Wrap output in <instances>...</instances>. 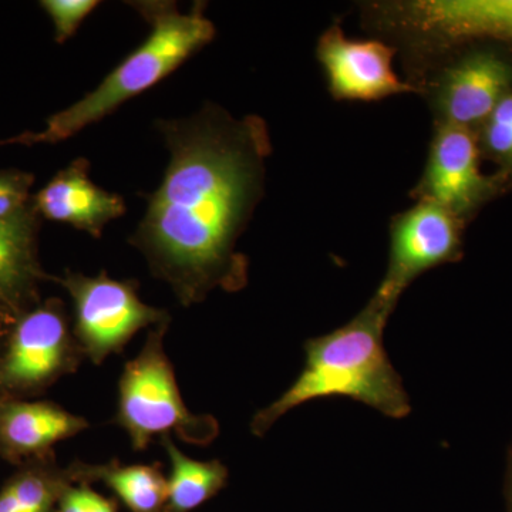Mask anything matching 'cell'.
<instances>
[{
	"mask_svg": "<svg viewBox=\"0 0 512 512\" xmlns=\"http://www.w3.org/2000/svg\"><path fill=\"white\" fill-rule=\"evenodd\" d=\"M505 497H507L508 512H512V453L508 458L507 478H505Z\"/></svg>",
	"mask_w": 512,
	"mask_h": 512,
	"instance_id": "22",
	"label": "cell"
},
{
	"mask_svg": "<svg viewBox=\"0 0 512 512\" xmlns=\"http://www.w3.org/2000/svg\"><path fill=\"white\" fill-rule=\"evenodd\" d=\"M161 444L170 461L164 512L197 510L227 485L228 468L221 461H202L188 457L177 446L173 436L163 437Z\"/></svg>",
	"mask_w": 512,
	"mask_h": 512,
	"instance_id": "16",
	"label": "cell"
},
{
	"mask_svg": "<svg viewBox=\"0 0 512 512\" xmlns=\"http://www.w3.org/2000/svg\"><path fill=\"white\" fill-rule=\"evenodd\" d=\"M156 124L170 160L130 244L184 308L215 289L241 291L249 262L238 241L261 201L272 153L264 119H235L207 104Z\"/></svg>",
	"mask_w": 512,
	"mask_h": 512,
	"instance_id": "1",
	"label": "cell"
},
{
	"mask_svg": "<svg viewBox=\"0 0 512 512\" xmlns=\"http://www.w3.org/2000/svg\"><path fill=\"white\" fill-rule=\"evenodd\" d=\"M393 311V306L373 295L348 325L308 340L301 375L274 403L255 414L251 433L264 437L286 413L326 397H349L390 419L406 417L412 410L409 396L383 346L384 328Z\"/></svg>",
	"mask_w": 512,
	"mask_h": 512,
	"instance_id": "2",
	"label": "cell"
},
{
	"mask_svg": "<svg viewBox=\"0 0 512 512\" xmlns=\"http://www.w3.org/2000/svg\"><path fill=\"white\" fill-rule=\"evenodd\" d=\"M170 323L150 329L143 348L128 360L117 386L113 423L130 440L134 451H144L151 441L175 436L191 446H208L220 434L214 416L188 409L178 387L164 340Z\"/></svg>",
	"mask_w": 512,
	"mask_h": 512,
	"instance_id": "4",
	"label": "cell"
},
{
	"mask_svg": "<svg viewBox=\"0 0 512 512\" xmlns=\"http://www.w3.org/2000/svg\"><path fill=\"white\" fill-rule=\"evenodd\" d=\"M67 468L42 461L23 468L0 491V512H56L60 495L72 484Z\"/></svg>",
	"mask_w": 512,
	"mask_h": 512,
	"instance_id": "17",
	"label": "cell"
},
{
	"mask_svg": "<svg viewBox=\"0 0 512 512\" xmlns=\"http://www.w3.org/2000/svg\"><path fill=\"white\" fill-rule=\"evenodd\" d=\"M318 59L335 99L376 101L417 92L394 72V47L379 40H356L332 26L320 36Z\"/></svg>",
	"mask_w": 512,
	"mask_h": 512,
	"instance_id": "11",
	"label": "cell"
},
{
	"mask_svg": "<svg viewBox=\"0 0 512 512\" xmlns=\"http://www.w3.org/2000/svg\"><path fill=\"white\" fill-rule=\"evenodd\" d=\"M150 26L144 42L104 77L103 82L46 121L37 133H23L0 144H56L76 136L120 109L128 100L140 96L163 82L191 56L214 40V23L205 16V3L195 2L183 13L168 0L128 2Z\"/></svg>",
	"mask_w": 512,
	"mask_h": 512,
	"instance_id": "3",
	"label": "cell"
},
{
	"mask_svg": "<svg viewBox=\"0 0 512 512\" xmlns=\"http://www.w3.org/2000/svg\"><path fill=\"white\" fill-rule=\"evenodd\" d=\"M389 28L426 55L470 37L512 42V0H420L377 6Z\"/></svg>",
	"mask_w": 512,
	"mask_h": 512,
	"instance_id": "8",
	"label": "cell"
},
{
	"mask_svg": "<svg viewBox=\"0 0 512 512\" xmlns=\"http://www.w3.org/2000/svg\"><path fill=\"white\" fill-rule=\"evenodd\" d=\"M427 90L439 123L473 128L512 93V62L493 50H474L446 64Z\"/></svg>",
	"mask_w": 512,
	"mask_h": 512,
	"instance_id": "10",
	"label": "cell"
},
{
	"mask_svg": "<svg viewBox=\"0 0 512 512\" xmlns=\"http://www.w3.org/2000/svg\"><path fill=\"white\" fill-rule=\"evenodd\" d=\"M510 453H512V447H511V451H510Z\"/></svg>",
	"mask_w": 512,
	"mask_h": 512,
	"instance_id": "24",
	"label": "cell"
},
{
	"mask_svg": "<svg viewBox=\"0 0 512 512\" xmlns=\"http://www.w3.org/2000/svg\"><path fill=\"white\" fill-rule=\"evenodd\" d=\"M84 359L63 301L49 299L20 313L0 356V387L26 393L77 372Z\"/></svg>",
	"mask_w": 512,
	"mask_h": 512,
	"instance_id": "6",
	"label": "cell"
},
{
	"mask_svg": "<svg viewBox=\"0 0 512 512\" xmlns=\"http://www.w3.org/2000/svg\"><path fill=\"white\" fill-rule=\"evenodd\" d=\"M56 282L69 293L74 338L93 365L120 353L141 330L171 322L167 311L140 298L133 279L110 278L104 271L94 276L66 271Z\"/></svg>",
	"mask_w": 512,
	"mask_h": 512,
	"instance_id": "5",
	"label": "cell"
},
{
	"mask_svg": "<svg viewBox=\"0 0 512 512\" xmlns=\"http://www.w3.org/2000/svg\"><path fill=\"white\" fill-rule=\"evenodd\" d=\"M481 144L485 153L503 167L505 174L512 173V93L507 94L485 120Z\"/></svg>",
	"mask_w": 512,
	"mask_h": 512,
	"instance_id": "18",
	"label": "cell"
},
{
	"mask_svg": "<svg viewBox=\"0 0 512 512\" xmlns=\"http://www.w3.org/2000/svg\"><path fill=\"white\" fill-rule=\"evenodd\" d=\"M3 319H8V318H5V316L0 315V325H2V320Z\"/></svg>",
	"mask_w": 512,
	"mask_h": 512,
	"instance_id": "23",
	"label": "cell"
},
{
	"mask_svg": "<svg viewBox=\"0 0 512 512\" xmlns=\"http://www.w3.org/2000/svg\"><path fill=\"white\" fill-rule=\"evenodd\" d=\"M497 188L495 178L481 173L480 144L471 128L437 123L413 197L434 202L464 222Z\"/></svg>",
	"mask_w": 512,
	"mask_h": 512,
	"instance_id": "9",
	"label": "cell"
},
{
	"mask_svg": "<svg viewBox=\"0 0 512 512\" xmlns=\"http://www.w3.org/2000/svg\"><path fill=\"white\" fill-rule=\"evenodd\" d=\"M56 512H119V508L93 490L92 485L72 483L60 495Z\"/></svg>",
	"mask_w": 512,
	"mask_h": 512,
	"instance_id": "21",
	"label": "cell"
},
{
	"mask_svg": "<svg viewBox=\"0 0 512 512\" xmlns=\"http://www.w3.org/2000/svg\"><path fill=\"white\" fill-rule=\"evenodd\" d=\"M89 173L86 158H76L60 170L32 198L37 214L101 238L111 221L126 214V201L94 184Z\"/></svg>",
	"mask_w": 512,
	"mask_h": 512,
	"instance_id": "12",
	"label": "cell"
},
{
	"mask_svg": "<svg viewBox=\"0 0 512 512\" xmlns=\"http://www.w3.org/2000/svg\"><path fill=\"white\" fill-rule=\"evenodd\" d=\"M461 235L463 221L434 202L417 201L397 214L390 227L389 265L375 296L396 308L417 276L461 258Z\"/></svg>",
	"mask_w": 512,
	"mask_h": 512,
	"instance_id": "7",
	"label": "cell"
},
{
	"mask_svg": "<svg viewBox=\"0 0 512 512\" xmlns=\"http://www.w3.org/2000/svg\"><path fill=\"white\" fill-rule=\"evenodd\" d=\"M33 181L35 177L23 171H0V220L13 217L32 205Z\"/></svg>",
	"mask_w": 512,
	"mask_h": 512,
	"instance_id": "20",
	"label": "cell"
},
{
	"mask_svg": "<svg viewBox=\"0 0 512 512\" xmlns=\"http://www.w3.org/2000/svg\"><path fill=\"white\" fill-rule=\"evenodd\" d=\"M37 217L33 205L0 220V315H20L45 279L36 252Z\"/></svg>",
	"mask_w": 512,
	"mask_h": 512,
	"instance_id": "14",
	"label": "cell"
},
{
	"mask_svg": "<svg viewBox=\"0 0 512 512\" xmlns=\"http://www.w3.org/2000/svg\"><path fill=\"white\" fill-rule=\"evenodd\" d=\"M90 423L59 404L6 400L0 403V451L8 457L45 456L59 441L89 430Z\"/></svg>",
	"mask_w": 512,
	"mask_h": 512,
	"instance_id": "13",
	"label": "cell"
},
{
	"mask_svg": "<svg viewBox=\"0 0 512 512\" xmlns=\"http://www.w3.org/2000/svg\"><path fill=\"white\" fill-rule=\"evenodd\" d=\"M43 10L52 20L57 43H64L77 32L84 19L93 12L100 2L97 0H43Z\"/></svg>",
	"mask_w": 512,
	"mask_h": 512,
	"instance_id": "19",
	"label": "cell"
},
{
	"mask_svg": "<svg viewBox=\"0 0 512 512\" xmlns=\"http://www.w3.org/2000/svg\"><path fill=\"white\" fill-rule=\"evenodd\" d=\"M74 484H103L131 512H164L167 504V477L160 464H93L76 460L67 467Z\"/></svg>",
	"mask_w": 512,
	"mask_h": 512,
	"instance_id": "15",
	"label": "cell"
}]
</instances>
